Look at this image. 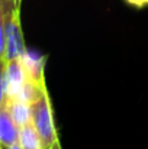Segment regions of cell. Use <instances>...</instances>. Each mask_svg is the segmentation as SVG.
I'll list each match as a JSON object with an SVG mask.
<instances>
[{
    "label": "cell",
    "mask_w": 148,
    "mask_h": 149,
    "mask_svg": "<svg viewBox=\"0 0 148 149\" xmlns=\"http://www.w3.org/2000/svg\"><path fill=\"white\" fill-rule=\"evenodd\" d=\"M0 22H1V64L10 59L23 56L28 51L23 41L20 26V9L15 7L7 0H0Z\"/></svg>",
    "instance_id": "cell-1"
},
{
    "label": "cell",
    "mask_w": 148,
    "mask_h": 149,
    "mask_svg": "<svg viewBox=\"0 0 148 149\" xmlns=\"http://www.w3.org/2000/svg\"><path fill=\"white\" fill-rule=\"evenodd\" d=\"M29 107H31V122L41 138L42 149H52L54 145L58 143L60 141L54 125L51 100L45 83L41 84L35 97L29 101Z\"/></svg>",
    "instance_id": "cell-2"
},
{
    "label": "cell",
    "mask_w": 148,
    "mask_h": 149,
    "mask_svg": "<svg viewBox=\"0 0 148 149\" xmlns=\"http://www.w3.org/2000/svg\"><path fill=\"white\" fill-rule=\"evenodd\" d=\"M26 81L28 72L22 58H15L1 64V97L20 96Z\"/></svg>",
    "instance_id": "cell-3"
},
{
    "label": "cell",
    "mask_w": 148,
    "mask_h": 149,
    "mask_svg": "<svg viewBox=\"0 0 148 149\" xmlns=\"http://www.w3.org/2000/svg\"><path fill=\"white\" fill-rule=\"evenodd\" d=\"M20 127L13 120L9 109L1 104L0 106V143L6 149L15 143H19Z\"/></svg>",
    "instance_id": "cell-4"
},
{
    "label": "cell",
    "mask_w": 148,
    "mask_h": 149,
    "mask_svg": "<svg viewBox=\"0 0 148 149\" xmlns=\"http://www.w3.org/2000/svg\"><path fill=\"white\" fill-rule=\"evenodd\" d=\"M1 104H4L9 109L13 120L18 123L19 127H22L23 125L31 122L29 101H26L19 96H4V97H1Z\"/></svg>",
    "instance_id": "cell-5"
},
{
    "label": "cell",
    "mask_w": 148,
    "mask_h": 149,
    "mask_svg": "<svg viewBox=\"0 0 148 149\" xmlns=\"http://www.w3.org/2000/svg\"><path fill=\"white\" fill-rule=\"evenodd\" d=\"M19 143L22 145L23 149H42L41 138H39L35 126L32 125V122H29L20 127Z\"/></svg>",
    "instance_id": "cell-6"
},
{
    "label": "cell",
    "mask_w": 148,
    "mask_h": 149,
    "mask_svg": "<svg viewBox=\"0 0 148 149\" xmlns=\"http://www.w3.org/2000/svg\"><path fill=\"white\" fill-rule=\"evenodd\" d=\"M129 6L132 7H137V9H142V7H147L148 6V0H125Z\"/></svg>",
    "instance_id": "cell-7"
},
{
    "label": "cell",
    "mask_w": 148,
    "mask_h": 149,
    "mask_svg": "<svg viewBox=\"0 0 148 149\" xmlns=\"http://www.w3.org/2000/svg\"><path fill=\"white\" fill-rule=\"evenodd\" d=\"M9 3H12L15 7H18V9H20V3H22V0H7Z\"/></svg>",
    "instance_id": "cell-8"
},
{
    "label": "cell",
    "mask_w": 148,
    "mask_h": 149,
    "mask_svg": "<svg viewBox=\"0 0 148 149\" xmlns=\"http://www.w3.org/2000/svg\"><path fill=\"white\" fill-rule=\"evenodd\" d=\"M6 149H23V148H22L20 143H15V145H12V146H9V148H6Z\"/></svg>",
    "instance_id": "cell-9"
},
{
    "label": "cell",
    "mask_w": 148,
    "mask_h": 149,
    "mask_svg": "<svg viewBox=\"0 0 148 149\" xmlns=\"http://www.w3.org/2000/svg\"><path fill=\"white\" fill-rule=\"evenodd\" d=\"M52 149H61V145H60V142H58V143H55V145H54V148Z\"/></svg>",
    "instance_id": "cell-10"
}]
</instances>
